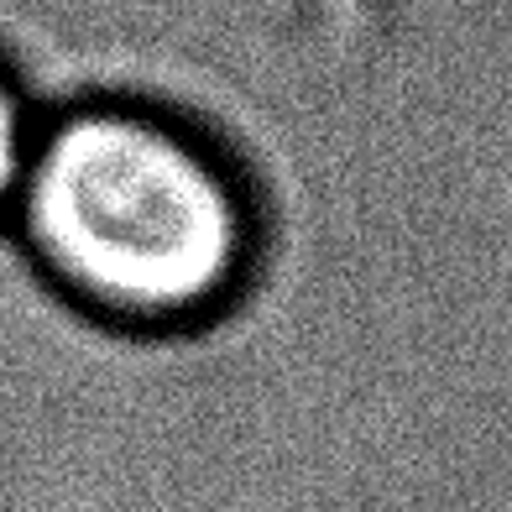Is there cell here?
<instances>
[{
    "instance_id": "cell-1",
    "label": "cell",
    "mask_w": 512,
    "mask_h": 512,
    "mask_svg": "<svg viewBox=\"0 0 512 512\" xmlns=\"http://www.w3.org/2000/svg\"><path fill=\"white\" fill-rule=\"evenodd\" d=\"M11 236L58 298L126 335H199L262 267L251 183L209 136L152 105L42 115Z\"/></svg>"
},
{
    "instance_id": "cell-2",
    "label": "cell",
    "mask_w": 512,
    "mask_h": 512,
    "mask_svg": "<svg viewBox=\"0 0 512 512\" xmlns=\"http://www.w3.org/2000/svg\"><path fill=\"white\" fill-rule=\"evenodd\" d=\"M37 131H42V110L32 89L0 63V230L11 225V209L21 199V183H27Z\"/></svg>"
}]
</instances>
